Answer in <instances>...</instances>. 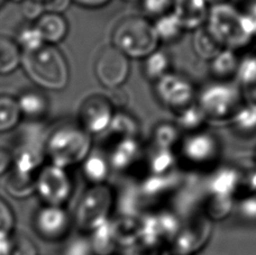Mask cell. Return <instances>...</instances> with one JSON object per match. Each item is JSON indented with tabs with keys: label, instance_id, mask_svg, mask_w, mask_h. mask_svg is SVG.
<instances>
[{
	"label": "cell",
	"instance_id": "cell-1",
	"mask_svg": "<svg viewBox=\"0 0 256 255\" xmlns=\"http://www.w3.org/2000/svg\"><path fill=\"white\" fill-rule=\"evenodd\" d=\"M92 140L78 122H64L48 130L45 153L51 164L70 169L89 156Z\"/></svg>",
	"mask_w": 256,
	"mask_h": 255
},
{
	"label": "cell",
	"instance_id": "cell-2",
	"mask_svg": "<svg viewBox=\"0 0 256 255\" xmlns=\"http://www.w3.org/2000/svg\"><path fill=\"white\" fill-rule=\"evenodd\" d=\"M20 66L27 76L42 90H63L70 81L66 58L56 45L45 44L38 51L22 53Z\"/></svg>",
	"mask_w": 256,
	"mask_h": 255
},
{
	"label": "cell",
	"instance_id": "cell-3",
	"mask_svg": "<svg viewBox=\"0 0 256 255\" xmlns=\"http://www.w3.org/2000/svg\"><path fill=\"white\" fill-rule=\"evenodd\" d=\"M206 26L224 48L234 51L248 46L254 38L243 14L230 2L210 6Z\"/></svg>",
	"mask_w": 256,
	"mask_h": 255
},
{
	"label": "cell",
	"instance_id": "cell-4",
	"mask_svg": "<svg viewBox=\"0 0 256 255\" xmlns=\"http://www.w3.org/2000/svg\"><path fill=\"white\" fill-rule=\"evenodd\" d=\"M48 133V128L42 125V122H30L17 132L10 148L12 170L20 174L36 176L46 160L45 143Z\"/></svg>",
	"mask_w": 256,
	"mask_h": 255
},
{
	"label": "cell",
	"instance_id": "cell-5",
	"mask_svg": "<svg viewBox=\"0 0 256 255\" xmlns=\"http://www.w3.org/2000/svg\"><path fill=\"white\" fill-rule=\"evenodd\" d=\"M112 46L128 58H145L160 44L154 26L148 18L130 16L120 20L112 32Z\"/></svg>",
	"mask_w": 256,
	"mask_h": 255
},
{
	"label": "cell",
	"instance_id": "cell-6",
	"mask_svg": "<svg viewBox=\"0 0 256 255\" xmlns=\"http://www.w3.org/2000/svg\"><path fill=\"white\" fill-rule=\"evenodd\" d=\"M115 200V192L106 184L90 186L76 206L74 222L78 228L91 233L107 222L110 220Z\"/></svg>",
	"mask_w": 256,
	"mask_h": 255
},
{
	"label": "cell",
	"instance_id": "cell-7",
	"mask_svg": "<svg viewBox=\"0 0 256 255\" xmlns=\"http://www.w3.org/2000/svg\"><path fill=\"white\" fill-rule=\"evenodd\" d=\"M238 86L226 81L206 84L198 96V106L212 120H230L244 102Z\"/></svg>",
	"mask_w": 256,
	"mask_h": 255
},
{
	"label": "cell",
	"instance_id": "cell-8",
	"mask_svg": "<svg viewBox=\"0 0 256 255\" xmlns=\"http://www.w3.org/2000/svg\"><path fill=\"white\" fill-rule=\"evenodd\" d=\"M73 190L74 184L68 169L48 163L36 174L35 194L44 204L64 207L71 199Z\"/></svg>",
	"mask_w": 256,
	"mask_h": 255
},
{
	"label": "cell",
	"instance_id": "cell-9",
	"mask_svg": "<svg viewBox=\"0 0 256 255\" xmlns=\"http://www.w3.org/2000/svg\"><path fill=\"white\" fill-rule=\"evenodd\" d=\"M179 156L186 164L194 168H207L219 160L220 142L212 132L198 130L186 134L179 143Z\"/></svg>",
	"mask_w": 256,
	"mask_h": 255
},
{
	"label": "cell",
	"instance_id": "cell-10",
	"mask_svg": "<svg viewBox=\"0 0 256 255\" xmlns=\"http://www.w3.org/2000/svg\"><path fill=\"white\" fill-rule=\"evenodd\" d=\"M130 58L112 45L99 52L94 63V74L100 84L109 90H116L128 79Z\"/></svg>",
	"mask_w": 256,
	"mask_h": 255
},
{
	"label": "cell",
	"instance_id": "cell-11",
	"mask_svg": "<svg viewBox=\"0 0 256 255\" xmlns=\"http://www.w3.org/2000/svg\"><path fill=\"white\" fill-rule=\"evenodd\" d=\"M155 92L164 106L179 112L194 102L196 89L192 81L181 74L168 72L155 82Z\"/></svg>",
	"mask_w": 256,
	"mask_h": 255
},
{
	"label": "cell",
	"instance_id": "cell-12",
	"mask_svg": "<svg viewBox=\"0 0 256 255\" xmlns=\"http://www.w3.org/2000/svg\"><path fill=\"white\" fill-rule=\"evenodd\" d=\"M115 114L110 99L102 94H91L81 102L78 112V124L89 135L107 132Z\"/></svg>",
	"mask_w": 256,
	"mask_h": 255
},
{
	"label": "cell",
	"instance_id": "cell-13",
	"mask_svg": "<svg viewBox=\"0 0 256 255\" xmlns=\"http://www.w3.org/2000/svg\"><path fill=\"white\" fill-rule=\"evenodd\" d=\"M212 220L204 215L191 217L182 222L176 238L172 242L176 255H192L200 251L212 235Z\"/></svg>",
	"mask_w": 256,
	"mask_h": 255
},
{
	"label": "cell",
	"instance_id": "cell-14",
	"mask_svg": "<svg viewBox=\"0 0 256 255\" xmlns=\"http://www.w3.org/2000/svg\"><path fill=\"white\" fill-rule=\"evenodd\" d=\"M71 217L64 207L44 204L33 218L36 233L46 240H60L66 238L71 228Z\"/></svg>",
	"mask_w": 256,
	"mask_h": 255
},
{
	"label": "cell",
	"instance_id": "cell-15",
	"mask_svg": "<svg viewBox=\"0 0 256 255\" xmlns=\"http://www.w3.org/2000/svg\"><path fill=\"white\" fill-rule=\"evenodd\" d=\"M240 189V171L232 166H222L214 169L206 182L208 196L234 198Z\"/></svg>",
	"mask_w": 256,
	"mask_h": 255
},
{
	"label": "cell",
	"instance_id": "cell-16",
	"mask_svg": "<svg viewBox=\"0 0 256 255\" xmlns=\"http://www.w3.org/2000/svg\"><path fill=\"white\" fill-rule=\"evenodd\" d=\"M209 8L206 0H176L172 12L184 30H196L207 22Z\"/></svg>",
	"mask_w": 256,
	"mask_h": 255
},
{
	"label": "cell",
	"instance_id": "cell-17",
	"mask_svg": "<svg viewBox=\"0 0 256 255\" xmlns=\"http://www.w3.org/2000/svg\"><path fill=\"white\" fill-rule=\"evenodd\" d=\"M22 117H26L30 122H42L50 112V99L42 89H25L17 96Z\"/></svg>",
	"mask_w": 256,
	"mask_h": 255
},
{
	"label": "cell",
	"instance_id": "cell-18",
	"mask_svg": "<svg viewBox=\"0 0 256 255\" xmlns=\"http://www.w3.org/2000/svg\"><path fill=\"white\" fill-rule=\"evenodd\" d=\"M107 158L112 170L120 172L130 170L142 158V145L138 138L117 140Z\"/></svg>",
	"mask_w": 256,
	"mask_h": 255
},
{
	"label": "cell",
	"instance_id": "cell-19",
	"mask_svg": "<svg viewBox=\"0 0 256 255\" xmlns=\"http://www.w3.org/2000/svg\"><path fill=\"white\" fill-rule=\"evenodd\" d=\"M180 176L178 173L171 172L168 174H148L137 186L142 198L158 199L171 194L180 184Z\"/></svg>",
	"mask_w": 256,
	"mask_h": 255
},
{
	"label": "cell",
	"instance_id": "cell-20",
	"mask_svg": "<svg viewBox=\"0 0 256 255\" xmlns=\"http://www.w3.org/2000/svg\"><path fill=\"white\" fill-rule=\"evenodd\" d=\"M236 78L244 102L256 106V52L240 58Z\"/></svg>",
	"mask_w": 256,
	"mask_h": 255
},
{
	"label": "cell",
	"instance_id": "cell-21",
	"mask_svg": "<svg viewBox=\"0 0 256 255\" xmlns=\"http://www.w3.org/2000/svg\"><path fill=\"white\" fill-rule=\"evenodd\" d=\"M45 44L56 45L66 38L68 24L62 14L45 12L35 22Z\"/></svg>",
	"mask_w": 256,
	"mask_h": 255
},
{
	"label": "cell",
	"instance_id": "cell-22",
	"mask_svg": "<svg viewBox=\"0 0 256 255\" xmlns=\"http://www.w3.org/2000/svg\"><path fill=\"white\" fill-rule=\"evenodd\" d=\"M81 164L84 179L91 186L106 184L112 170L106 156L98 151H91Z\"/></svg>",
	"mask_w": 256,
	"mask_h": 255
},
{
	"label": "cell",
	"instance_id": "cell-23",
	"mask_svg": "<svg viewBox=\"0 0 256 255\" xmlns=\"http://www.w3.org/2000/svg\"><path fill=\"white\" fill-rule=\"evenodd\" d=\"M89 240L91 248L96 255H110L120 246L117 242L112 220H109L97 230L91 232Z\"/></svg>",
	"mask_w": 256,
	"mask_h": 255
},
{
	"label": "cell",
	"instance_id": "cell-24",
	"mask_svg": "<svg viewBox=\"0 0 256 255\" xmlns=\"http://www.w3.org/2000/svg\"><path fill=\"white\" fill-rule=\"evenodd\" d=\"M146 163L150 174H168L174 172L178 164V156L172 148L153 146L148 153Z\"/></svg>",
	"mask_w": 256,
	"mask_h": 255
},
{
	"label": "cell",
	"instance_id": "cell-25",
	"mask_svg": "<svg viewBox=\"0 0 256 255\" xmlns=\"http://www.w3.org/2000/svg\"><path fill=\"white\" fill-rule=\"evenodd\" d=\"M192 46L196 56L202 60L208 61H212L219 52L225 48L210 33L206 25L194 30V38H192Z\"/></svg>",
	"mask_w": 256,
	"mask_h": 255
},
{
	"label": "cell",
	"instance_id": "cell-26",
	"mask_svg": "<svg viewBox=\"0 0 256 255\" xmlns=\"http://www.w3.org/2000/svg\"><path fill=\"white\" fill-rule=\"evenodd\" d=\"M240 56L236 51L230 48H224L210 61V72L218 81H226V79L236 76L238 68Z\"/></svg>",
	"mask_w": 256,
	"mask_h": 255
},
{
	"label": "cell",
	"instance_id": "cell-27",
	"mask_svg": "<svg viewBox=\"0 0 256 255\" xmlns=\"http://www.w3.org/2000/svg\"><path fill=\"white\" fill-rule=\"evenodd\" d=\"M22 54L15 40L0 34V76L10 74L20 66Z\"/></svg>",
	"mask_w": 256,
	"mask_h": 255
},
{
	"label": "cell",
	"instance_id": "cell-28",
	"mask_svg": "<svg viewBox=\"0 0 256 255\" xmlns=\"http://www.w3.org/2000/svg\"><path fill=\"white\" fill-rule=\"evenodd\" d=\"M36 176L20 174L10 169L4 179V190L16 199H25L35 194Z\"/></svg>",
	"mask_w": 256,
	"mask_h": 255
},
{
	"label": "cell",
	"instance_id": "cell-29",
	"mask_svg": "<svg viewBox=\"0 0 256 255\" xmlns=\"http://www.w3.org/2000/svg\"><path fill=\"white\" fill-rule=\"evenodd\" d=\"M108 134L117 140L137 138L140 133V125L134 116L126 112H115L110 125L108 127Z\"/></svg>",
	"mask_w": 256,
	"mask_h": 255
},
{
	"label": "cell",
	"instance_id": "cell-30",
	"mask_svg": "<svg viewBox=\"0 0 256 255\" xmlns=\"http://www.w3.org/2000/svg\"><path fill=\"white\" fill-rule=\"evenodd\" d=\"M176 114V125L180 130L188 132V134L202 130L204 122L208 120L196 102H192Z\"/></svg>",
	"mask_w": 256,
	"mask_h": 255
},
{
	"label": "cell",
	"instance_id": "cell-31",
	"mask_svg": "<svg viewBox=\"0 0 256 255\" xmlns=\"http://www.w3.org/2000/svg\"><path fill=\"white\" fill-rule=\"evenodd\" d=\"M153 26L160 42H176L184 33V28L173 12H168L166 15L158 18Z\"/></svg>",
	"mask_w": 256,
	"mask_h": 255
},
{
	"label": "cell",
	"instance_id": "cell-32",
	"mask_svg": "<svg viewBox=\"0 0 256 255\" xmlns=\"http://www.w3.org/2000/svg\"><path fill=\"white\" fill-rule=\"evenodd\" d=\"M144 74L148 80L156 82L170 71L171 58L166 52L156 50L144 58Z\"/></svg>",
	"mask_w": 256,
	"mask_h": 255
},
{
	"label": "cell",
	"instance_id": "cell-33",
	"mask_svg": "<svg viewBox=\"0 0 256 255\" xmlns=\"http://www.w3.org/2000/svg\"><path fill=\"white\" fill-rule=\"evenodd\" d=\"M14 40L22 53L35 52L45 45L42 35L36 28L34 22H26L20 26Z\"/></svg>",
	"mask_w": 256,
	"mask_h": 255
},
{
	"label": "cell",
	"instance_id": "cell-34",
	"mask_svg": "<svg viewBox=\"0 0 256 255\" xmlns=\"http://www.w3.org/2000/svg\"><path fill=\"white\" fill-rule=\"evenodd\" d=\"M22 118L16 98L9 94H0V133L16 128Z\"/></svg>",
	"mask_w": 256,
	"mask_h": 255
},
{
	"label": "cell",
	"instance_id": "cell-35",
	"mask_svg": "<svg viewBox=\"0 0 256 255\" xmlns=\"http://www.w3.org/2000/svg\"><path fill=\"white\" fill-rule=\"evenodd\" d=\"M153 146L172 148L181 140V130L176 122H164L158 124L153 130Z\"/></svg>",
	"mask_w": 256,
	"mask_h": 255
},
{
	"label": "cell",
	"instance_id": "cell-36",
	"mask_svg": "<svg viewBox=\"0 0 256 255\" xmlns=\"http://www.w3.org/2000/svg\"><path fill=\"white\" fill-rule=\"evenodd\" d=\"M236 132L243 135L256 134V106L243 104L230 120Z\"/></svg>",
	"mask_w": 256,
	"mask_h": 255
},
{
	"label": "cell",
	"instance_id": "cell-37",
	"mask_svg": "<svg viewBox=\"0 0 256 255\" xmlns=\"http://www.w3.org/2000/svg\"><path fill=\"white\" fill-rule=\"evenodd\" d=\"M206 217L210 220H222L230 215L234 209V198L208 196L206 202Z\"/></svg>",
	"mask_w": 256,
	"mask_h": 255
},
{
	"label": "cell",
	"instance_id": "cell-38",
	"mask_svg": "<svg viewBox=\"0 0 256 255\" xmlns=\"http://www.w3.org/2000/svg\"><path fill=\"white\" fill-rule=\"evenodd\" d=\"M8 255H38L35 243L24 234H14L10 236V248Z\"/></svg>",
	"mask_w": 256,
	"mask_h": 255
},
{
	"label": "cell",
	"instance_id": "cell-39",
	"mask_svg": "<svg viewBox=\"0 0 256 255\" xmlns=\"http://www.w3.org/2000/svg\"><path fill=\"white\" fill-rule=\"evenodd\" d=\"M176 0H142V9L146 16L160 18L172 12Z\"/></svg>",
	"mask_w": 256,
	"mask_h": 255
},
{
	"label": "cell",
	"instance_id": "cell-40",
	"mask_svg": "<svg viewBox=\"0 0 256 255\" xmlns=\"http://www.w3.org/2000/svg\"><path fill=\"white\" fill-rule=\"evenodd\" d=\"M16 226V217L12 208L0 197V236H10Z\"/></svg>",
	"mask_w": 256,
	"mask_h": 255
},
{
	"label": "cell",
	"instance_id": "cell-41",
	"mask_svg": "<svg viewBox=\"0 0 256 255\" xmlns=\"http://www.w3.org/2000/svg\"><path fill=\"white\" fill-rule=\"evenodd\" d=\"M237 212L246 222H256V196L245 194L237 204Z\"/></svg>",
	"mask_w": 256,
	"mask_h": 255
},
{
	"label": "cell",
	"instance_id": "cell-42",
	"mask_svg": "<svg viewBox=\"0 0 256 255\" xmlns=\"http://www.w3.org/2000/svg\"><path fill=\"white\" fill-rule=\"evenodd\" d=\"M63 255H94L89 240L76 238L66 244Z\"/></svg>",
	"mask_w": 256,
	"mask_h": 255
},
{
	"label": "cell",
	"instance_id": "cell-43",
	"mask_svg": "<svg viewBox=\"0 0 256 255\" xmlns=\"http://www.w3.org/2000/svg\"><path fill=\"white\" fill-rule=\"evenodd\" d=\"M22 12L30 22H35L45 12L42 2L38 0H24L22 2Z\"/></svg>",
	"mask_w": 256,
	"mask_h": 255
},
{
	"label": "cell",
	"instance_id": "cell-44",
	"mask_svg": "<svg viewBox=\"0 0 256 255\" xmlns=\"http://www.w3.org/2000/svg\"><path fill=\"white\" fill-rule=\"evenodd\" d=\"M245 190L246 194L256 196V166H250L245 171H240V189Z\"/></svg>",
	"mask_w": 256,
	"mask_h": 255
},
{
	"label": "cell",
	"instance_id": "cell-45",
	"mask_svg": "<svg viewBox=\"0 0 256 255\" xmlns=\"http://www.w3.org/2000/svg\"><path fill=\"white\" fill-rule=\"evenodd\" d=\"M240 10L244 15L245 20L248 22L250 28L252 30V33L255 38L256 36V0H248L244 8L240 9Z\"/></svg>",
	"mask_w": 256,
	"mask_h": 255
},
{
	"label": "cell",
	"instance_id": "cell-46",
	"mask_svg": "<svg viewBox=\"0 0 256 255\" xmlns=\"http://www.w3.org/2000/svg\"><path fill=\"white\" fill-rule=\"evenodd\" d=\"M12 166V156L10 148L0 146V176H6Z\"/></svg>",
	"mask_w": 256,
	"mask_h": 255
},
{
	"label": "cell",
	"instance_id": "cell-47",
	"mask_svg": "<svg viewBox=\"0 0 256 255\" xmlns=\"http://www.w3.org/2000/svg\"><path fill=\"white\" fill-rule=\"evenodd\" d=\"M72 2L84 7L98 8L104 6V4H107L109 2H112V0H72Z\"/></svg>",
	"mask_w": 256,
	"mask_h": 255
},
{
	"label": "cell",
	"instance_id": "cell-48",
	"mask_svg": "<svg viewBox=\"0 0 256 255\" xmlns=\"http://www.w3.org/2000/svg\"><path fill=\"white\" fill-rule=\"evenodd\" d=\"M10 236H0V255H8L10 248Z\"/></svg>",
	"mask_w": 256,
	"mask_h": 255
},
{
	"label": "cell",
	"instance_id": "cell-49",
	"mask_svg": "<svg viewBox=\"0 0 256 255\" xmlns=\"http://www.w3.org/2000/svg\"><path fill=\"white\" fill-rule=\"evenodd\" d=\"M206 2L208 4H222V2H227V0H206Z\"/></svg>",
	"mask_w": 256,
	"mask_h": 255
},
{
	"label": "cell",
	"instance_id": "cell-50",
	"mask_svg": "<svg viewBox=\"0 0 256 255\" xmlns=\"http://www.w3.org/2000/svg\"><path fill=\"white\" fill-rule=\"evenodd\" d=\"M38 2H42V4H43V6H44V4H46V2H50V0H38Z\"/></svg>",
	"mask_w": 256,
	"mask_h": 255
},
{
	"label": "cell",
	"instance_id": "cell-51",
	"mask_svg": "<svg viewBox=\"0 0 256 255\" xmlns=\"http://www.w3.org/2000/svg\"><path fill=\"white\" fill-rule=\"evenodd\" d=\"M4 2V0H0V6H2V2Z\"/></svg>",
	"mask_w": 256,
	"mask_h": 255
},
{
	"label": "cell",
	"instance_id": "cell-52",
	"mask_svg": "<svg viewBox=\"0 0 256 255\" xmlns=\"http://www.w3.org/2000/svg\"><path fill=\"white\" fill-rule=\"evenodd\" d=\"M130 2H134V0H130Z\"/></svg>",
	"mask_w": 256,
	"mask_h": 255
}]
</instances>
